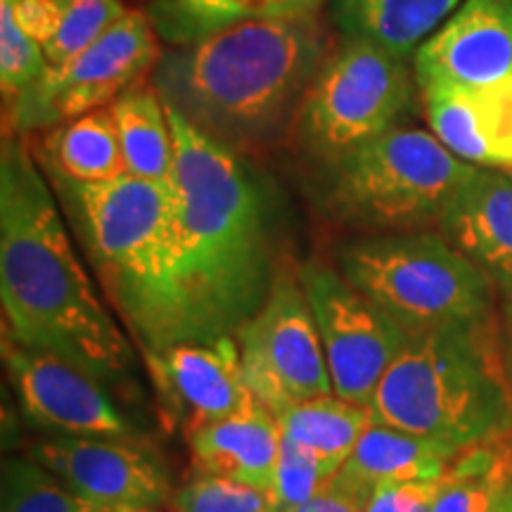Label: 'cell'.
Returning <instances> with one entry per match:
<instances>
[{
  "mask_svg": "<svg viewBox=\"0 0 512 512\" xmlns=\"http://www.w3.org/2000/svg\"><path fill=\"white\" fill-rule=\"evenodd\" d=\"M292 512H361V508H356L354 503H349L347 498L330 494V491H320L316 498H311L309 503H304L302 508L292 510Z\"/></svg>",
  "mask_w": 512,
  "mask_h": 512,
  "instance_id": "33",
  "label": "cell"
},
{
  "mask_svg": "<svg viewBox=\"0 0 512 512\" xmlns=\"http://www.w3.org/2000/svg\"><path fill=\"white\" fill-rule=\"evenodd\" d=\"M432 133L475 166H512V76L486 86H444L422 93Z\"/></svg>",
  "mask_w": 512,
  "mask_h": 512,
  "instance_id": "17",
  "label": "cell"
},
{
  "mask_svg": "<svg viewBox=\"0 0 512 512\" xmlns=\"http://www.w3.org/2000/svg\"><path fill=\"white\" fill-rule=\"evenodd\" d=\"M188 444L197 475L226 477L268 494L278 470L283 430L278 418L256 403L245 413L190 432Z\"/></svg>",
  "mask_w": 512,
  "mask_h": 512,
  "instance_id": "19",
  "label": "cell"
},
{
  "mask_svg": "<svg viewBox=\"0 0 512 512\" xmlns=\"http://www.w3.org/2000/svg\"><path fill=\"white\" fill-rule=\"evenodd\" d=\"M325 204L363 228L437 226L477 166L453 155L432 131L396 126L328 164Z\"/></svg>",
  "mask_w": 512,
  "mask_h": 512,
  "instance_id": "7",
  "label": "cell"
},
{
  "mask_svg": "<svg viewBox=\"0 0 512 512\" xmlns=\"http://www.w3.org/2000/svg\"><path fill=\"white\" fill-rule=\"evenodd\" d=\"M437 228L482 268L501 304H512V178L501 169L477 166Z\"/></svg>",
  "mask_w": 512,
  "mask_h": 512,
  "instance_id": "16",
  "label": "cell"
},
{
  "mask_svg": "<svg viewBox=\"0 0 512 512\" xmlns=\"http://www.w3.org/2000/svg\"><path fill=\"white\" fill-rule=\"evenodd\" d=\"M176 145L171 254L174 344L233 337L271 294L278 235L275 185L240 152L166 105Z\"/></svg>",
  "mask_w": 512,
  "mask_h": 512,
  "instance_id": "1",
  "label": "cell"
},
{
  "mask_svg": "<svg viewBox=\"0 0 512 512\" xmlns=\"http://www.w3.org/2000/svg\"><path fill=\"white\" fill-rule=\"evenodd\" d=\"M126 10L121 0H69L62 27L43 46L50 67H60L81 50L93 46L107 29H112L126 15Z\"/></svg>",
  "mask_w": 512,
  "mask_h": 512,
  "instance_id": "28",
  "label": "cell"
},
{
  "mask_svg": "<svg viewBox=\"0 0 512 512\" xmlns=\"http://www.w3.org/2000/svg\"><path fill=\"white\" fill-rule=\"evenodd\" d=\"M437 482H399L377 486L368 503L363 505V512H432Z\"/></svg>",
  "mask_w": 512,
  "mask_h": 512,
  "instance_id": "31",
  "label": "cell"
},
{
  "mask_svg": "<svg viewBox=\"0 0 512 512\" xmlns=\"http://www.w3.org/2000/svg\"><path fill=\"white\" fill-rule=\"evenodd\" d=\"M128 512H155V510H128Z\"/></svg>",
  "mask_w": 512,
  "mask_h": 512,
  "instance_id": "37",
  "label": "cell"
},
{
  "mask_svg": "<svg viewBox=\"0 0 512 512\" xmlns=\"http://www.w3.org/2000/svg\"><path fill=\"white\" fill-rule=\"evenodd\" d=\"M3 358L22 411L34 425L57 437L143 441L95 377L10 337L3 339Z\"/></svg>",
  "mask_w": 512,
  "mask_h": 512,
  "instance_id": "12",
  "label": "cell"
},
{
  "mask_svg": "<svg viewBox=\"0 0 512 512\" xmlns=\"http://www.w3.org/2000/svg\"><path fill=\"white\" fill-rule=\"evenodd\" d=\"M460 451L420 434L373 422L358 441L354 453L323 486L330 494L347 498L356 508L368 503L382 484L437 482Z\"/></svg>",
  "mask_w": 512,
  "mask_h": 512,
  "instance_id": "18",
  "label": "cell"
},
{
  "mask_svg": "<svg viewBox=\"0 0 512 512\" xmlns=\"http://www.w3.org/2000/svg\"><path fill=\"white\" fill-rule=\"evenodd\" d=\"M512 477V437L458 453L437 482L432 512H489Z\"/></svg>",
  "mask_w": 512,
  "mask_h": 512,
  "instance_id": "25",
  "label": "cell"
},
{
  "mask_svg": "<svg viewBox=\"0 0 512 512\" xmlns=\"http://www.w3.org/2000/svg\"><path fill=\"white\" fill-rule=\"evenodd\" d=\"M143 354L159 392L183 422L185 437L259 403L247 387L235 337L181 342Z\"/></svg>",
  "mask_w": 512,
  "mask_h": 512,
  "instance_id": "14",
  "label": "cell"
},
{
  "mask_svg": "<svg viewBox=\"0 0 512 512\" xmlns=\"http://www.w3.org/2000/svg\"><path fill=\"white\" fill-rule=\"evenodd\" d=\"M0 297L5 337L102 384L131 375V342L88 278L48 181L12 136L0 150Z\"/></svg>",
  "mask_w": 512,
  "mask_h": 512,
  "instance_id": "2",
  "label": "cell"
},
{
  "mask_svg": "<svg viewBox=\"0 0 512 512\" xmlns=\"http://www.w3.org/2000/svg\"><path fill=\"white\" fill-rule=\"evenodd\" d=\"M31 458L102 508L155 510L174 498L169 472L143 441L53 437L38 441Z\"/></svg>",
  "mask_w": 512,
  "mask_h": 512,
  "instance_id": "13",
  "label": "cell"
},
{
  "mask_svg": "<svg viewBox=\"0 0 512 512\" xmlns=\"http://www.w3.org/2000/svg\"><path fill=\"white\" fill-rule=\"evenodd\" d=\"M328 53L330 36L316 15L247 22L164 50L152 83L204 136L240 152L278 138Z\"/></svg>",
  "mask_w": 512,
  "mask_h": 512,
  "instance_id": "3",
  "label": "cell"
},
{
  "mask_svg": "<svg viewBox=\"0 0 512 512\" xmlns=\"http://www.w3.org/2000/svg\"><path fill=\"white\" fill-rule=\"evenodd\" d=\"M110 110L126 159V174L145 181L174 183V128L155 83L138 81L112 102Z\"/></svg>",
  "mask_w": 512,
  "mask_h": 512,
  "instance_id": "22",
  "label": "cell"
},
{
  "mask_svg": "<svg viewBox=\"0 0 512 512\" xmlns=\"http://www.w3.org/2000/svg\"><path fill=\"white\" fill-rule=\"evenodd\" d=\"M370 411L375 422L460 453L512 437L501 316L408 335Z\"/></svg>",
  "mask_w": 512,
  "mask_h": 512,
  "instance_id": "4",
  "label": "cell"
},
{
  "mask_svg": "<svg viewBox=\"0 0 512 512\" xmlns=\"http://www.w3.org/2000/svg\"><path fill=\"white\" fill-rule=\"evenodd\" d=\"M0 512H121L67 489L34 458L8 456L0 467ZM128 512V510H126Z\"/></svg>",
  "mask_w": 512,
  "mask_h": 512,
  "instance_id": "26",
  "label": "cell"
},
{
  "mask_svg": "<svg viewBox=\"0 0 512 512\" xmlns=\"http://www.w3.org/2000/svg\"><path fill=\"white\" fill-rule=\"evenodd\" d=\"M169 505L174 512H271L266 491L211 475L192 477Z\"/></svg>",
  "mask_w": 512,
  "mask_h": 512,
  "instance_id": "30",
  "label": "cell"
},
{
  "mask_svg": "<svg viewBox=\"0 0 512 512\" xmlns=\"http://www.w3.org/2000/svg\"><path fill=\"white\" fill-rule=\"evenodd\" d=\"M415 88L408 60L375 43L347 38L323 64L299 110L306 150L332 164L392 131L411 107Z\"/></svg>",
  "mask_w": 512,
  "mask_h": 512,
  "instance_id": "8",
  "label": "cell"
},
{
  "mask_svg": "<svg viewBox=\"0 0 512 512\" xmlns=\"http://www.w3.org/2000/svg\"><path fill=\"white\" fill-rule=\"evenodd\" d=\"M501 171H505V174H508V176L512 178V166H510V169H501Z\"/></svg>",
  "mask_w": 512,
  "mask_h": 512,
  "instance_id": "36",
  "label": "cell"
},
{
  "mask_svg": "<svg viewBox=\"0 0 512 512\" xmlns=\"http://www.w3.org/2000/svg\"><path fill=\"white\" fill-rule=\"evenodd\" d=\"M335 475L337 472H332L316 453L283 437L278 470H275L273 486L268 491L271 512H292L302 508L304 503L316 498Z\"/></svg>",
  "mask_w": 512,
  "mask_h": 512,
  "instance_id": "29",
  "label": "cell"
},
{
  "mask_svg": "<svg viewBox=\"0 0 512 512\" xmlns=\"http://www.w3.org/2000/svg\"><path fill=\"white\" fill-rule=\"evenodd\" d=\"M8 3L12 5L19 27L41 46H46L57 34L69 8V0H8Z\"/></svg>",
  "mask_w": 512,
  "mask_h": 512,
  "instance_id": "32",
  "label": "cell"
},
{
  "mask_svg": "<svg viewBox=\"0 0 512 512\" xmlns=\"http://www.w3.org/2000/svg\"><path fill=\"white\" fill-rule=\"evenodd\" d=\"M46 147L50 171L69 181L105 183L126 174V159L110 107L57 126Z\"/></svg>",
  "mask_w": 512,
  "mask_h": 512,
  "instance_id": "24",
  "label": "cell"
},
{
  "mask_svg": "<svg viewBox=\"0 0 512 512\" xmlns=\"http://www.w3.org/2000/svg\"><path fill=\"white\" fill-rule=\"evenodd\" d=\"M50 69L43 46L17 24L8 0H0V86L5 100H17Z\"/></svg>",
  "mask_w": 512,
  "mask_h": 512,
  "instance_id": "27",
  "label": "cell"
},
{
  "mask_svg": "<svg viewBox=\"0 0 512 512\" xmlns=\"http://www.w3.org/2000/svg\"><path fill=\"white\" fill-rule=\"evenodd\" d=\"M489 512H512V477H510V482L505 484L501 496L496 498V503L491 505Z\"/></svg>",
  "mask_w": 512,
  "mask_h": 512,
  "instance_id": "35",
  "label": "cell"
},
{
  "mask_svg": "<svg viewBox=\"0 0 512 512\" xmlns=\"http://www.w3.org/2000/svg\"><path fill=\"white\" fill-rule=\"evenodd\" d=\"M328 0H152L147 17L171 48L190 46L247 22L318 15Z\"/></svg>",
  "mask_w": 512,
  "mask_h": 512,
  "instance_id": "21",
  "label": "cell"
},
{
  "mask_svg": "<svg viewBox=\"0 0 512 512\" xmlns=\"http://www.w3.org/2000/svg\"><path fill=\"white\" fill-rule=\"evenodd\" d=\"M159 57V36L147 12L128 8L93 46L60 67H50L41 81L12 100L10 124L17 133L41 131L110 107L157 67Z\"/></svg>",
  "mask_w": 512,
  "mask_h": 512,
  "instance_id": "9",
  "label": "cell"
},
{
  "mask_svg": "<svg viewBox=\"0 0 512 512\" xmlns=\"http://www.w3.org/2000/svg\"><path fill=\"white\" fill-rule=\"evenodd\" d=\"M69 197L76 228L102 287L143 351L174 347L171 325V254H174V183L119 176L76 183L55 176Z\"/></svg>",
  "mask_w": 512,
  "mask_h": 512,
  "instance_id": "5",
  "label": "cell"
},
{
  "mask_svg": "<svg viewBox=\"0 0 512 512\" xmlns=\"http://www.w3.org/2000/svg\"><path fill=\"white\" fill-rule=\"evenodd\" d=\"M299 280L316 318L335 394L370 408L384 373L406 344V330L354 290L337 268L309 261Z\"/></svg>",
  "mask_w": 512,
  "mask_h": 512,
  "instance_id": "11",
  "label": "cell"
},
{
  "mask_svg": "<svg viewBox=\"0 0 512 512\" xmlns=\"http://www.w3.org/2000/svg\"><path fill=\"white\" fill-rule=\"evenodd\" d=\"M238 339L249 392L275 418L297 401L335 394L323 342L302 280L280 273Z\"/></svg>",
  "mask_w": 512,
  "mask_h": 512,
  "instance_id": "10",
  "label": "cell"
},
{
  "mask_svg": "<svg viewBox=\"0 0 512 512\" xmlns=\"http://www.w3.org/2000/svg\"><path fill=\"white\" fill-rule=\"evenodd\" d=\"M501 325H503L505 366H508V377L512 387V304H501Z\"/></svg>",
  "mask_w": 512,
  "mask_h": 512,
  "instance_id": "34",
  "label": "cell"
},
{
  "mask_svg": "<svg viewBox=\"0 0 512 512\" xmlns=\"http://www.w3.org/2000/svg\"><path fill=\"white\" fill-rule=\"evenodd\" d=\"M420 95L512 76V0H465L413 55Z\"/></svg>",
  "mask_w": 512,
  "mask_h": 512,
  "instance_id": "15",
  "label": "cell"
},
{
  "mask_svg": "<svg viewBox=\"0 0 512 512\" xmlns=\"http://www.w3.org/2000/svg\"><path fill=\"white\" fill-rule=\"evenodd\" d=\"M465 0H332V19L344 38L375 43L411 60Z\"/></svg>",
  "mask_w": 512,
  "mask_h": 512,
  "instance_id": "20",
  "label": "cell"
},
{
  "mask_svg": "<svg viewBox=\"0 0 512 512\" xmlns=\"http://www.w3.org/2000/svg\"><path fill=\"white\" fill-rule=\"evenodd\" d=\"M278 422L285 439L309 448L332 472H339L375 418L370 408L330 394L292 403Z\"/></svg>",
  "mask_w": 512,
  "mask_h": 512,
  "instance_id": "23",
  "label": "cell"
},
{
  "mask_svg": "<svg viewBox=\"0 0 512 512\" xmlns=\"http://www.w3.org/2000/svg\"><path fill=\"white\" fill-rule=\"evenodd\" d=\"M337 271L406 335L494 318L496 290L439 230H401L349 242Z\"/></svg>",
  "mask_w": 512,
  "mask_h": 512,
  "instance_id": "6",
  "label": "cell"
}]
</instances>
